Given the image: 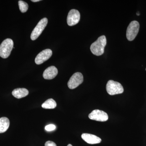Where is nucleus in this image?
<instances>
[{
  "mask_svg": "<svg viewBox=\"0 0 146 146\" xmlns=\"http://www.w3.org/2000/svg\"><path fill=\"white\" fill-rule=\"evenodd\" d=\"M56 126L54 125L50 124L48 125H47L45 127V130H46L47 131H52L56 129Z\"/></svg>",
  "mask_w": 146,
  "mask_h": 146,
  "instance_id": "dca6fc26",
  "label": "nucleus"
},
{
  "mask_svg": "<svg viewBox=\"0 0 146 146\" xmlns=\"http://www.w3.org/2000/svg\"><path fill=\"white\" fill-rule=\"evenodd\" d=\"M140 28L139 23L137 21H133L127 27L126 31V37L129 41H132L137 36Z\"/></svg>",
  "mask_w": 146,
  "mask_h": 146,
  "instance_id": "20e7f679",
  "label": "nucleus"
},
{
  "mask_svg": "<svg viewBox=\"0 0 146 146\" xmlns=\"http://www.w3.org/2000/svg\"><path fill=\"white\" fill-rule=\"evenodd\" d=\"M48 22V19L46 18H43L39 21L33 31L31 35V38L32 40L34 41L36 40L40 36V35L42 34V32L46 26Z\"/></svg>",
  "mask_w": 146,
  "mask_h": 146,
  "instance_id": "39448f33",
  "label": "nucleus"
},
{
  "mask_svg": "<svg viewBox=\"0 0 146 146\" xmlns=\"http://www.w3.org/2000/svg\"><path fill=\"white\" fill-rule=\"evenodd\" d=\"M18 5H19L20 10L22 13L27 12V11L28 9V4L24 1H18Z\"/></svg>",
  "mask_w": 146,
  "mask_h": 146,
  "instance_id": "2eb2a0df",
  "label": "nucleus"
},
{
  "mask_svg": "<svg viewBox=\"0 0 146 146\" xmlns=\"http://www.w3.org/2000/svg\"></svg>",
  "mask_w": 146,
  "mask_h": 146,
  "instance_id": "aec40b11",
  "label": "nucleus"
},
{
  "mask_svg": "<svg viewBox=\"0 0 146 146\" xmlns=\"http://www.w3.org/2000/svg\"><path fill=\"white\" fill-rule=\"evenodd\" d=\"M89 117L90 119L98 121L105 122L108 119V115L106 112L99 110H95L89 114Z\"/></svg>",
  "mask_w": 146,
  "mask_h": 146,
  "instance_id": "0eeeda50",
  "label": "nucleus"
},
{
  "mask_svg": "<svg viewBox=\"0 0 146 146\" xmlns=\"http://www.w3.org/2000/svg\"><path fill=\"white\" fill-rule=\"evenodd\" d=\"M106 91L111 96L121 94L124 92L122 85L117 82L110 80L108 82L106 86Z\"/></svg>",
  "mask_w": 146,
  "mask_h": 146,
  "instance_id": "7ed1b4c3",
  "label": "nucleus"
},
{
  "mask_svg": "<svg viewBox=\"0 0 146 146\" xmlns=\"http://www.w3.org/2000/svg\"><path fill=\"white\" fill-rule=\"evenodd\" d=\"M80 13L78 11L72 9L69 11L67 17V23L70 26L76 25L80 20Z\"/></svg>",
  "mask_w": 146,
  "mask_h": 146,
  "instance_id": "6e6552de",
  "label": "nucleus"
},
{
  "mask_svg": "<svg viewBox=\"0 0 146 146\" xmlns=\"http://www.w3.org/2000/svg\"><path fill=\"white\" fill-rule=\"evenodd\" d=\"M10 122L8 118L3 117L0 118V133L5 132L8 129Z\"/></svg>",
  "mask_w": 146,
  "mask_h": 146,
  "instance_id": "ddd939ff",
  "label": "nucleus"
},
{
  "mask_svg": "<svg viewBox=\"0 0 146 146\" xmlns=\"http://www.w3.org/2000/svg\"><path fill=\"white\" fill-rule=\"evenodd\" d=\"M52 54V51L47 49L42 51L37 54L35 58V63L37 65H40L49 59Z\"/></svg>",
  "mask_w": 146,
  "mask_h": 146,
  "instance_id": "1a4fd4ad",
  "label": "nucleus"
},
{
  "mask_svg": "<svg viewBox=\"0 0 146 146\" xmlns=\"http://www.w3.org/2000/svg\"><path fill=\"white\" fill-rule=\"evenodd\" d=\"M13 40L9 38L5 39L0 45V56L3 58H8L13 49Z\"/></svg>",
  "mask_w": 146,
  "mask_h": 146,
  "instance_id": "f03ea898",
  "label": "nucleus"
},
{
  "mask_svg": "<svg viewBox=\"0 0 146 146\" xmlns=\"http://www.w3.org/2000/svg\"><path fill=\"white\" fill-rule=\"evenodd\" d=\"M45 146H57L54 142L51 141H48L45 143Z\"/></svg>",
  "mask_w": 146,
  "mask_h": 146,
  "instance_id": "f3484780",
  "label": "nucleus"
},
{
  "mask_svg": "<svg viewBox=\"0 0 146 146\" xmlns=\"http://www.w3.org/2000/svg\"><path fill=\"white\" fill-rule=\"evenodd\" d=\"M83 76L80 72L74 73L68 82V87L71 89H75L83 82Z\"/></svg>",
  "mask_w": 146,
  "mask_h": 146,
  "instance_id": "423d86ee",
  "label": "nucleus"
},
{
  "mask_svg": "<svg viewBox=\"0 0 146 146\" xmlns=\"http://www.w3.org/2000/svg\"><path fill=\"white\" fill-rule=\"evenodd\" d=\"M73 146L72 145H71V144H69V145H68V146Z\"/></svg>",
  "mask_w": 146,
  "mask_h": 146,
  "instance_id": "6ab92c4d",
  "label": "nucleus"
},
{
  "mask_svg": "<svg viewBox=\"0 0 146 146\" xmlns=\"http://www.w3.org/2000/svg\"><path fill=\"white\" fill-rule=\"evenodd\" d=\"M81 137L84 141L89 144H98L102 141L99 137L90 133H84L82 134Z\"/></svg>",
  "mask_w": 146,
  "mask_h": 146,
  "instance_id": "9d476101",
  "label": "nucleus"
},
{
  "mask_svg": "<svg viewBox=\"0 0 146 146\" xmlns=\"http://www.w3.org/2000/svg\"><path fill=\"white\" fill-rule=\"evenodd\" d=\"M56 106V102L52 99L47 100L42 105V107L44 109H54Z\"/></svg>",
  "mask_w": 146,
  "mask_h": 146,
  "instance_id": "4468645a",
  "label": "nucleus"
},
{
  "mask_svg": "<svg viewBox=\"0 0 146 146\" xmlns=\"http://www.w3.org/2000/svg\"><path fill=\"white\" fill-rule=\"evenodd\" d=\"M31 1L33 2H37L40 1V0H31Z\"/></svg>",
  "mask_w": 146,
  "mask_h": 146,
  "instance_id": "a211bd4d",
  "label": "nucleus"
},
{
  "mask_svg": "<svg viewBox=\"0 0 146 146\" xmlns=\"http://www.w3.org/2000/svg\"><path fill=\"white\" fill-rule=\"evenodd\" d=\"M107 44V40L105 35L100 36L98 39L91 45L90 50L93 54L98 56L102 55L104 52V48Z\"/></svg>",
  "mask_w": 146,
  "mask_h": 146,
  "instance_id": "f257e3e1",
  "label": "nucleus"
},
{
  "mask_svg": "<svg viewBox=\"0 0 146 146\" xmlns=\"http://www.w3.org/2000/svg\"><path fill=\"white\" fill-rule=\"evenodd\" d=\"M58 71L57 68L54 66H50L44 71L43 76L46 80H51L57 76Z\"/></svg>",
  "mask_w": 146,
  "mask_h": 146,
  "instance_id": "9b49d317",
  "label": "nucleus"
},
{
  "mask_svg": "<svg viewBox=\"0 0 146 146\" xmlns=\"http://www.w3.org/2000/svg\"><path fill=\"white\" fill-rule=\"evenodd\" d=\"M29 92L25 88H17L14 89L12 91V95L17 99H21L27 96Z\"/></svg>",
  "mask_w": 146,
  "mask_h": 146,
  "instance_id": "f8f14e48",
  "label": "nucleus"
}]
</instances>
